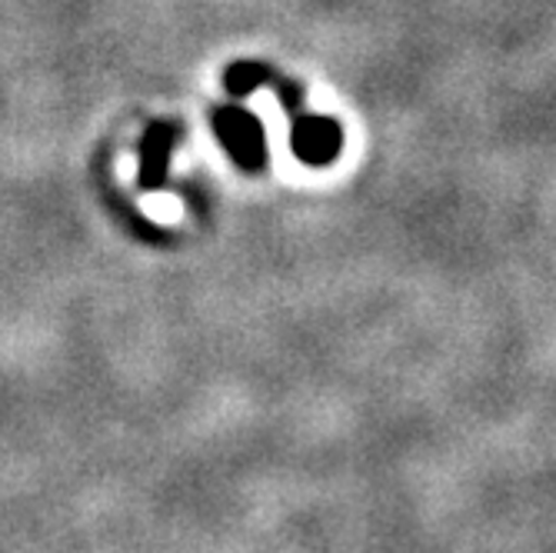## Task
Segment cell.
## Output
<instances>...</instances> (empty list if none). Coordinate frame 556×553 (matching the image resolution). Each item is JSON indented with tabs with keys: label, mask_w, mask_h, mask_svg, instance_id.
I'll use <instances>...</instances> for the list:
<instances>
[{
	"label": "cell",
	"mask_w": 556,
	"mask_h": 553,
	"mask_svg": "<svg viewBox=\"0 0 556 553\" xmlns=\"http://www.w3.org/2000/svg\"><path fill=\"white\" fill-rule=\"evenodd\" d=\"M290 121H293V127H290V147H293V154L303 164L327 167L340 154L343 134H340V127L330 117H317V114L300 111Z\"/></svg>",
	"instance_id": "7a4b0ae2"
},
{
	"label": "cell",
	"mask_w": 556,
	"mask_h": 553,
	"mask_svg": "<svg viewBox=\"0 0 556 553\" xmlns=\"http://www.w3.org/2000/svg\"><path fill=\"white\" fill-rule=\"evenodd\" d=\"M267 74H270V67H267V64H257V61H240V64H233V67L227 71L224 84H227V90H230L233 97H243V93L261 90V87L267 84Z\"/></svg>",
	"instance_id": "277c9868"
},
{
	"label": "cell",
	"mask_w": 556,
	"mask_h": 553,
	"mask_svg": "<svg viewBox=\"0 0 556 553\" xmlns=\"http://www.w3.org/2000/svg\"><path fill=\"white\" fill-rule=\"evenodd\" d=\"M211 127L224 150L233 158L240 171H261L267 164V143H264V127L254 114L240 108H220L211 114Z\"/></svg>",
	"instance_id": "6da1fadb"
},
{
	"label": "cell",
	"mask_w": 556,
	"mask_h": 553,
	"mask_svg": "<svg viewBox=\"0 0 556 553\" xmlns=\"http://www.w3.org/2000/svg\"><path fill=\"white\" fill-rule=\"evenodd\" d=\"M180 143V124H170V121H161V124H150L143 130V140H140V187L143 190H157L167 184V167H170V158Z\"/></svg>",
	"instance_id": "3957f363"
}]
</instances>
